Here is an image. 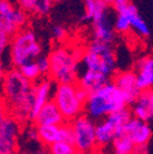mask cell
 Wrapping results in <instances>:
<instances>
[{
    "mask_svg": "<svg viewBox=\"0 0 153 154\" xmlns=\"http://www.w3.org/2000/svg\"><path fill=\"white\" fill-rule=\"evenodd\" d=\"M117 72V55L111 44L92 41L82 51L77 83L88 93L111 81Z\"/></svg>",
    "mask_w": 153,
    "mask_h": 154,
    "instance_id": "obj_1",
    "label": "cell"
},
{
    "mask_svg": "<svg viewBox=\"0 0 153 154\" xmlns=\"http://www.w3.org/2000/svg\"><path fill=\"white\" fill-rule=\"evenodd\" d=\"M55 83L49 77H43L42 80L33 83L32 88V122L39 111L47 103L53 100V94L55 91Z\"/></svg>",
    "mask_w": 153,
    "mask_h": 154,
    "instance_id": "obj_13",
    "label": "cell"
},
{
    "mask_svg": "<svg viewBox=\"0 0 153 154\" xmlns=\"http://www.w3.org/2000/svg\"><path fill=\"white\" fill-rule=\"evenodd\" d=\"M11 116V110L10 106L8 105V103L5 102V99L0 95V127Z\"/></svg>",
    "mask_w": 153,
    "mask_h": 154,
    "instance_id": "obj_29",
    "label": "cell"
},
{
    "mask_svg": "<svg viewBox=\"0 0 153 154\" xmlns=\"http://www.w3.org/2000/svg\"><path fill=\"white\" fill-rule=\"evenodd\" d=\"M88 92L79 83L56 85L53 94V102L59 108L66 122H71L85 112V104Z\"/></svg>",
    "mask_w": 153,
    "mask_h": 154,
    "instance_id": "obj_6",
    "label": "cell"
},
{
    "mask_svg": "<svg viewBox=\"0 0 153 154\" xmlns=\"http://www.w3.org/2000/svg\"><path fill=\"white\" fill-rule=\"evenodd\" d=\"M66 122L63 118V115L56 106V104L50 100L39 111L37 112L33 124L37 126H48V125H63Z\"/></svg>",
    "mask_w": 153,
    "mask_h": 154,
    "instance_id": "obj_19",
    "label": "cell"
},
{
    "mask_svg": "<svg viewBox=\"0 0 153 154\" xmlns=\"http://www.w3.org/2000/svg\"><path fill=\"white\" fill-rule=\"evenodd\" d=\"M123 133L127 136L136 147H147L152 137V130L148 122L133 116L125 125Z\"/></svg>",
    "mask_w": 153,
    "mask_h": 154,
    "instance_id": "obj_15",
    "label": "cell"
},
{
    "mask_svg": "<svg viewBox=\"0 0 153 154\" xmlns=\"http://www.w3.org/2000/svg\"><path fill=\"white\" fill-rule=\"evenodd\" d=\"M6 73H8L6 65H5V63L2 59H0V86H2V83H3V81L5 79V76H6Z\"/></svg>",
    "mask_w": 153,
    "mask_h": 154,
    "instance_id": "obj_31",
    "label": "cell"
},
{
    "mask_svg": "<svg viewBox=\"0 0 153 154\" xmlns=\"http://www.w3.org/2000/svg\"><path fill=\"white\" fill-rule=\"evenodd\" d=\"M54 0H16V4L20 6L28 16L43 17L50 14Z\"/></svg>",
    "mask_w": 153,
    "mask_h": 154,
    "instance_id": "obj_20",
    "label": "cell"
},
{
    "mask_svg": "<svg viewBox=\"0 0 153 154\" xmlns=\"http://www.w3.org/2000/svg\"><path fill=\"white\" fill-rule=\"evenodd\" d=\"M113 9L115 11L114 18V29L119 34H126L131 32V22L139 10L131 0H117L113 4Z\"/></svg>",
    "mask_w": 153,
    "mask_h": 154,
    "instance_id": "obj_11",
    "label": "cell"
},
{
    "mask_svg": "<svg viewBox=\"0 0 153 154\" xmlns=\"http://www.w3.org/2000/svg\"><path fill=\"white\" fill-rule=\"evenodd\" d=\"M52 37L55 42L63 44V42H65L67 38V29L63 25H55L52 28Z\"/></svg>",
    "mask_w": 153,
    "mask_h": 154,
    "instance_id": "obj_27",
    "label": "cell"
},
{
    "mask_svg": "<svg viewBox=\"0 0 153 154\" xmlns=\"http://www.w3.org/2000/svg\"><path fill=\"white\" fill-rule=\"evenodd\" d=\"M129 105L130 102L125 94L113 81H109L88 93L85 104V115L93 121H99L114 112L129 108Z\"/></svg>",
    "mask_w": 153,
    "mask_h": 154,
    "instance_id": "obj_3",
    "label": "cell"
},
{
    "mask_svg": "<svg viewBox=\"0 0 153 154\" xmlns=\"http://www.w3.org/2000/svg\"><path fill=\"white\" fill-rule=\"evenodd\" d=\"M82 51L81 49L70 48L63 44L53 48L48 54L50 63L48 77L55 85L77 83Z\"/></svg>",
    "mask_w": 153,
    "mask_h": 154,
    "instance_id": "obj_4",
    "label": "cell"
},
{
    "mask_svg": "<svg viewBox=\"0 0 153 154\" xmlns=\"http://www.w3.org/2000/svg\"><path fill=\"white\" fill-rule=\"evenodd\" d=\"M109 12V5L103 0H83V14L82 21L93 22L97 18L107 15Z\"/></svg>",
    "mask_w": 153,
    "mask_h": 154,
    "instance_id": "obj_21",
    "label": "cell"
},
{
    "mask_svg": "<svg viewBox=\"0 0 153 154\" xmlns=\"http://www.w3.org/2000/svg\"><path fill=\"white\" fill-rule=\"evenodd\" d=\"M103 2L105 3V4H108L109 6H113V4L117 2V0H103Z\"/></svg>",
    "mask_w": 153,
    "mask_h": 154,
    "instance_id": "obj_34",
    "label": "cell"
},
{
    "mask_svg": "<svg viewBox=\"0 0 153 154\" xmlns=\"http://www.w3.org/2000/svg\"><path fill=\"white\" fill-rule=\"evenodd\" d=\"M9 61L12 67L20 69L28 61L37 60L43 55V45L34 29L25 27L11 37L9 48Z\"/></svg>",
    "mask_w": 153,
    "mask_h": 154,
    "instance_id": "obj_5",
    "label": "cell"
},
{
    "mask_svg": "<svg viewBox=\"0 0 153 154\" xmlns=\"http://www.w3.org/2000/svg\"><path fill=\"white\" fill-rule=\"evenodd\" d=\"M131 118V111L129 108H126L109 115L95 124V137H97L98 149L110 146L113 141L123 133L125 125Z\"/></svg>",
    "mask_w": 153,
    "mask_h": 154,
    "instance_id": "obj_7",
    "label": "cell"
},
{
    "mask_svg": "<svg viewBox=\"0 0 153 154\" xmlns=\"http://www.w3.org/2000/svg\"><path fill=\"white\" fill-rule=\"evenodd\" d=\"M21 154H49V152H48V149L41 148V149H36V150L26 152V153H21Z\"/></svg>",
    "mask_w": 153,
    "mask_h": 154,
    "instance_id": "obj_32",
    "label": "cell"
},
{
    "mask_svg": "<svg viewBox=\"0 0 153 154\" xmlns=\"http://www.w3.org/2000/svg\"><path fill=\"white\" fill-rule=\"evenodd\" d=\"M131 115L142 121L153 120V88L140 91L139 95L129 105Z\"/></svg>",
    "mask_w": 153,
    "mask_h": 154,
    "instance_id": "obj_14",
    "label": "cell"
},
{
    "mask_svg": "<svg viewBox=\"0 0 153 154\" xmlns=\"http://www.w3.org/2000/svg\"><path fill=\"white\" fill-rule=\"evenodd\" d=\"M10 43H11V35L0 31V59L9 53Z\"/></svg>",
    "mask_w": 153,
    "mask_h": 154,
    "instance_id": "obj_28",
    "label": "cell"
},
{
    "mask_svg": "<svg viewBox=\"0 0 153 154\" xmlns=\"http://www.w3.org/2000/svg\"><path fill=\"white\" fill-rule=\"evenodd\" d=\"M36 61H37V65H38V67H39L42 75H43L44 77H48V75H49V70H50V63H49V57H48V55H44V54L41 55Z\"/></svg>",
    "mask_w": 153,
    "mask_h": 154,
    "instance_id": "obj_30",
    "label": "cell"
},
{
    "mask_svg": "<svg viewBox=\"0 0 153 154\" xmlns=\"http://www.w3.org/2000/svg\"><path fill=\"white\" fill-rule=\"evenodd\" d=\"M18 70H20V72L23 75L25 79L28 80L31 83H36V82H38V81L42 80L43 77H44V76L42 75L39 67H38L36 60L28 61V63L23 64Z\"/></svg>",
    "mask_w": 153,
    "mask_h": 154,
    "instance_id": "obj_23",
    "label": "cell"
},
{
    "mask_svg": "<svg viewBox=\"0 0 153 154\" xmlns=\"http://www.w3.org/2000/svg\"><path fill=\"white\" fill-rule=\"evenodd\" d=\"M132 154H147V147H135Z\"/></svg>",
    "mask_w": 153,
    "mask_h": 154,
    "instance_id": "obj_33",
    "label": "cell"
},
{
    "mask_svg": "<svg viewBox=\"0 0 153 154\" xmlns=\"http://www.w3.org/2000/svg\"><path fill=\"white\" fill-rule=\"evenodd\" d=\"M17 154H21V153H17Z\"/></svg>",
    "mask_w": 153,
    "mask_h": 154,
    "instance_id": "obj_36",
    "label": "cell"
},
{
    "mask_svg": "<svg viewBox=\"0 0 153 154\" xmlns=\"http://www.w3.org/2000/svg\"><path fill=\"white\" fill-rule=\"evenodd\" d=\"M131 32H133L140 38H147L151 33L147 22L143 20L140 14H137L135 17H133V20L131 22Z\"/></svg>",
    "mask_w": 153,
    "mask_h": 154,
    "instance_id": "obj_25",
    "label": "cell"
},
{
    "mask_svg": "<svg viewBox=\"0 0 153 154\" xmlns=\"http://www.w3.org/2000/svg\"><path fill=\"white\" fill-rule=\"evenodd\" d=\"M23 125L10 116L0 127V154L20 153V138Z\"/></svg>",
    "mask_w": 153,
    "mask_h": 154,
    "instance_id": "obj_10",
    "label": "cell"
},
{
    "mask_svg": "<svg viewBox=\"0 0 153 154\" xmlns=\"http://www.w3.org/2000/svg\"><path fill=\"white\" fill-rule=\"evenodd\" d=\"M22 137L28 142H38V126L33 122L25 125L22 130Z\"/></svg>",
    "mask_w": 153,
    "mask_h": 154,
    "instance_id": "obj_26",
    "label": "cell"
},
{
    "mask_svg": "<svg viewBox=\"0 0 153 154\" xmlns=\"http://www.w3.org/2000/svg\"><path fill=\"white\" fill-rule=\"evenodd\" d=\"M60 141L72 142V128L70 122H64L63 125L38 126V142L43 147L49 148L52 144Z\"/></svg>",
    "mask_w": 153,
    "mask_h": 154,
    "instance_id": "obj_12",
    "label": "cell"
},
{
    "mask_svg": "<svg viewBox=\"0 0 153 154\" xmlns=\"http://www.w3.org/2000/svg\"><path fill=\"white\" fill-rule=\"evenodd\" d=\"M133 71L137 77L140 89L153 88V54H146L136 61Z\"/></svg>",
    "mask_w": 153,
    "mask_h": 154,
    "instance_id": "obj_17",
    "label": "cell"
},
{
    "mask_svg": "<svg viewBox=\"0 0 153 154\" xmlns=\"http://www.w3.org/2000/svg\"><path fill=\"white\" fill-rule=\"evenodd\" d=\"M28 15L12 0H0V31L11 37L27 27Z\"/></svg>",
    "mask_w": 153,
    "mask_h": 154,
    "instance_id": "obj_9",
    "label": "cell"
},
{
    "mask_svg": "<svg viewBox=\"0 0 153 154\" xmlns=\"http://www.w3.org/2000/svg\"><path fill=\"white\" fill-rule=\"evenodd\" d=\"M110 147H111L113 154H132L136 146L131 142V140L127 136L121 133L119 137H117L113 141Z\"/></svg>",
    "mask_w": 153,
    "mask_h": 154,
    "instance_id": "obj_22",
    "label": "cell"
},
{
    "mask_svg": "<svg viewBox=\"0 0 153 154\" xmlns=\"http://www.w3.org/2000/svg\"><path fill=\"white\" fill-rule=\"evenodd\" d=\"M32 88L33 83L15 67L8 70L0 86V95L10 106L11 116L23 126L32 122Z\"/></svg>",
    "mask_w": 153,
    "mask_h": 154,
    "instance_id": "obj_2",
    "label": "cell"
},
{
    "mask_svg": "<svg viewBox=\"0 0 153 154\" xmlns=\"http://www.w3.org/2000/svg\"><path fill=\"white\" fill-rule=\"evenodd\" d=\"M47 149H48L49 154H82L76 149V147L72 142H65V141L56 142Z\"/></svg>",
    "mask_w": 153,
    "mask_h": 154,
    "instance_id": "obj_24",
    "label": "cell"
},
{
    "mask_svg": "<svg viewBox=\"0 0 153 154\" xmlns=\"http://www.w3.org/2000/svg\"><path fill=\"white\" fill-rule=\"evenodd\" d=\"M115 33L117 32L114 29V21L110 20L109 12L92 22L93 41L111 44L115 39Z\"/></svg>",
    "mask_w": 153,
    "mask_h": 154,
    "instance_id": "obj_18",
    "label": "cell"
},
{
    "mask_svg": "<svg viewBox=\"0 0 153 154\" xmlns=\"http://www.w3.org/2000/svg\"><path fill=\"white\" fill-rule=\"evenodd\" d=\"M55 3H61V2H65V0H54Z\"/></svg>",
    "mask_w": 153,
    "mask_h": 154,
    "instance_id": "obj_35",
    "label": "cell"
},
{
    "mask_svg": "<svg viewBox=\"0 0 153 154\" xmlns=\"http://www.w3.org/2000/svg\"><path fill=\"white\" fill-rule=\"evenodd\" d=\"M72 128V143L82 154H92L98 150L95 137V122L87 115H81L70 122Z\"/></svg>",
    "mask_w": 153,
    "mask_h": 154,
    "instance_id": "obj_8",
    "label": "cell"
},
{
    "mask_svg": "<svg viewBox=\"0 0 153 154\" xmlns=\"http://www.w3.org/2000/svg\"><path fill=\"white\" fill-rule=\"evenodd\" d=\"M111 81L125 94V97L129 99L130 104L133 102V99L137 97L141 91L137 83L136 73L133 70H123L115 72Z\"/></svg>",
    "mask_w": 153,
    "mask_h": 154,
    "instance_id": "obj_16",
    "label": "cell"
}]
</instances>
